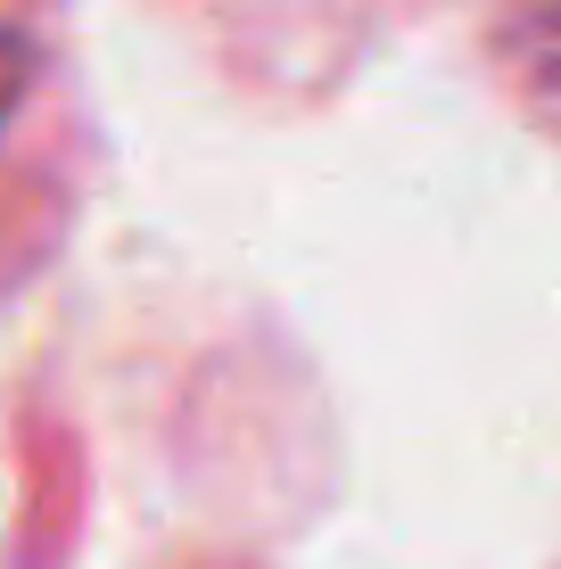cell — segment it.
<instances>
[{
  "label": "cell",
  "instance_id": "3",
  "mask_svg": "<svg viewBox=\"0 0 561 569\" xmlns=\"http://www.w3.org/2000/svg\"><path fill=\"white\" fill-rule=\"evenodd\" d=\"M173 569H257V561H223V553H199V561H173Z\"/></svg>",
  "mask_w": 561,
  "mask_h": 569
},
{
  "label": "cell",
  "instance_id": "1",
  "mask_svg": "<svg viewBox=\"0 0 561 569\" xmlns=\"http://www.w3.org/2000/svg\"><path fill=\"white\" fill-rule=\"evenodd\" d=\"M100 199V108L67 0H0V313L67 264Z\"/></svg>",
  "mask_w": 561,
  "mask_h": 569
},
{
  "label": "cell",
  "instance_id": "2",
  "mask_svg": "<svg viewBox=\"0 0 561 569\" xmlns=\"http://www.w3.org/2000/svg\"><path fill=\"white\" fill-rule=\"evenodd\" d=\"M240 108L314 116L462 0H124Z\"/></svg>",
  "mask_w": 561,
  "mask_h": 569
}]
</instances>
